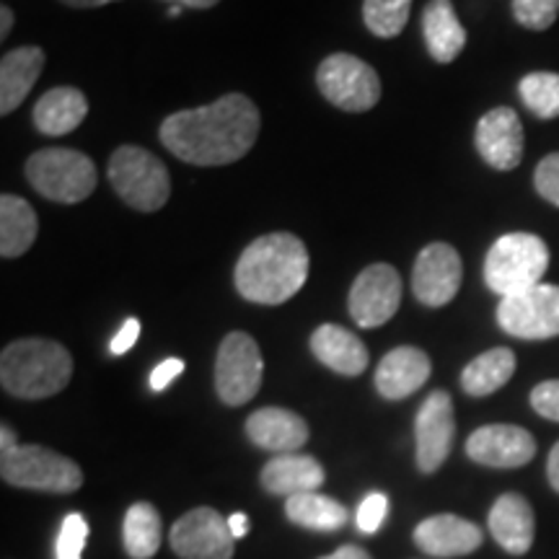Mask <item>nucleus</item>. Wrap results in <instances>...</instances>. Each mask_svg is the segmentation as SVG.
Here are the masks:
<instances>
[{
	"label": "nucleus",
	"instance_id": "4",
	"mask_svg": "<svg viewBox=\"0 0 559 559\" xmlns=\"http://www.w3.org/2000/svg\"><path fill=\"white\" fill-rule=\"evenodd\" d=\"M549 267V247L534 234H506L485 257V283L508 298L542 283Z\"/></svg>",
	"mask_w": 559,
	"mask_h": 559
},
{
	"label": "nucleus",
	"instance_id": "29",
	"mask_svg": "<svg viewBox=\"0 0 559 559\" xmlns=\"http://www.w3.org/2000/svg\"><path fill=\"white\" fill-rule=\"evenodd\" d=\"M160 539H164V531H160L158 510L151 502H135L122 523V542L128 555L132 559L156 557Z\"/></svg>",
	"mask_w": 559,
	"mask_h": 559
},
{
	"label": "nucleus",
	"instance_id": "21",
	"mask_svg": "<svg viewBox=\"0 0 559 559\" xmlns=\"http://www.w3.org/2000/svg\"><path fill=\"white\" fill-rule=\"evenodd\" d=\"M324 479V466L313 456H298V453L275 456L262 469V487L270 495H285V498L304 492H319Z\"/></svg>",
	"mask_w": 559,
	"mask_h": 559
},
{
	"label": "nucleus",
	"instance_id": "40",
	"mask_svg": "<svg viewBox=\"0 0 559 559\" xmlns=\"http://www.w3.org/2000/svg\"><path fill=\"white\" fill-rule=\"evenodd\" d=\"M228 528L234 534V539H243L249 534V515L247 513H234L228 515Z\"/></svg>",
	"mask_w": 559,
	"mask_h": 559
},
{
	"label": "nucleus",
	"instance_id": "12",
	"mask_svg": "<svg viewBox=\"0 0 559 559\" xmlns=\"http://www.w3.org/2000/svg\"><path fill=\"white\" fill-rule=\"evenodd\" d=\"M169 544L181 559H230L236 539L218 510L194 508L174 523Z\"/></svg>",
	"mask_w": 559,
	"mask_h": 559
},
{
	"label": "nucleus",
	"instance_id": "42",
	"mask_svg": "<svg viewBox=\"0 0 559 559\" xmlns=\"http://www.w3.org/2000/svg\"><path fill=\"white\" fill-rule=\"evenodd\" d=\"M60 3L70 5V9H99V5L117 3V0H60Z\"/></svg>",
	"mask_w": 559,
	"mask_h": 559
},
{
	"label": "nucleus",
	"instance_id": "2",
	"mask_svg": "<svg viewBox=\"0 0 559 559\" xmlns=\"http://www.w3.org/2000/svg\"><path fill=\"white\" fill-rule=\"evenodd\" d=\"M236 290L249 304L280 306L290 300L309 280V251L298 236L267 234L243 249L236 262Z\"/></svg>",
	"mask_w": 559,
	"mask_h": 559
},
{
	"label": "nucleus",
	"instance_id": "3",
	"mask_svg": "<svg viewBox=\"0 0 559 559\" xmlns=\"http://www.w3.org/2000/svg\"><path fill=\"white\" fill-rule=\"evenodd\" d=\"M70 376L73 358L55 340H16L0 355V383L19 400H47L60 394L70 383Z\"/></svg>",
	"mask_w": 559,
	"mask_h": 559
},
{
	"label": "nucleus",
	"instance_id": "33",
	"mask_svg": "<svg viewBox=\"0 0 559 559\" xmlns=\"http://www.w3.org/2000/svg\"><path fill=\"white\" fill-rule=\"evenodd\" d=\"M88 542V523L81 513H68L60 526L55 559H81Z\"/></svg>",
	"mask_w": 559,
	"mask_h": 559
},
{
	"label": "nucleus",
	"instance_id": "36",
	"mask_svg": "<svg viewBox=\"0 0 559 559\" xmlns=\"http://www.w3.org/2000/svg\"><path fill=\"white\" fill-rule=\"evenodd\" d=\"M531 407L539 412L542 417L559 423V379L542 381L539 386L531 391Z\"/></svg>",
	"mask_w": 559,
	"mask_h": 559
},
{
	"label": "nucleus",
	"instance_id": "13",
	"mask_svg": "<svg viewBox=\"0 0 559 559\" xmlns=\"http://www.w3.org/2000/svg\"><path fill=\"white\" fill-rule=\"evenodd\" d=\"M461 277H464V264H461L459 251L445 241L428 243L415 260L412 293L423 306L440 309L456 298Z\"/></svg>",
	"mask_w": 559,
	"mask_h": 559
},
{
	"label": "nucleus",
	"instance_id": "43",
	"mask_svg": "<svg viewBox=\"0 0 559 559\" xmlns=\"http://www.w3.org/2000/svg\"><path fill=\"white\" fill-rule=\"evenodd\" d=\"M11 26H13V11L9 5H3V9H0V39L9 37Z\"/></svg>",
	"mask_w": 559,
	"mask_h": 559
},
{
	"label": "nucleus",
	"instance_id": "30",
	"mask_svg": "<svg viewBox=\"0 0 559 559\" xmlns=\"http://www.w3.org/2000/svg\"><path fill=\"white\" fill-rule=\"evenodd\" d=\"M521 102L539 120H557L559 117V73H528L519 83Z\"/></svg>",
	"mask_w": 559,
	"mask_h": 559
},
{
	"label": "nucleus",
	"instance_id": "8",
	"mask_svg": "<svg viewBox=\"0 0 559 559\" xmlns=\"http://www.w3.org/2000/svg\"><path fill=\"white\" fill-rule=\"evenodd\" d=\"M317 83L321 96L342 111H368L381 99V79L366 60L334 52L319 66Z\"/></svg>",
	"mask_w": 559,
	"mask_h": 559
},
{
	"label": "nucleus",
	"instance_id": "41",
	"mask_svg": "<svg viewBox=\"0 0 559 559\" xmlns=\"http://www.w3.org/2000/svg\"><path fill=\"white\" fill-rule=\"evenodd\" d=\"M547 477H549V485L555 492L559 495V443L555 449L549 451V461H547Z\"/></svg>",
	"mask_w": 559,
	"mask_h": 559
},
{
	"label": "nucleus",
	"instance_id": "35",
	"mask_svg": "<svg viewBox=\"0 0 559 559\" xmlns=\"http://www.w3.org/2000/svg\"><path fill=\"white\" fill-rule=\"evenodd\" d=\"M389 513V498L383 492H370L358 508V528L362 534H376Z\"/></svg>",
	"mask_w": 559,
	"mask_h": 559
},
{
	"label": "nucleus",
	"instance_id": "19",
	"mask_svg": "<svg viewBox=\"0 0 559 559\" xmlns=\"http://www.w3.org/2000/svg\"><path fill=\"white\" fill-rule=\"evenodd\" d=\"M432 362L419 347H396L389 355H383L376 370V389L383 400L400 402L415 394L430 379Z\"/></svg>",
	"mask_w": 559,
	"mask_h": 559
},
{
	"label": "nucleus",
	"instance_id": "23",
	"mask_svg": "<svg viewBox=\"0 0 559 559\" xmlns=\"http://www.w3.org/2000/svg\"><path fill=\"white\" fill-rule=\"evenodd\" d=\"M311 353L319 362L342 376H360L368 368V347L337 324H321L311 334Z\"/></svg>",
	"mask_w": 559,
	"mask_h": 559
},
{
	"label": "nucleus",
	"instance_id": "27",
	"mask_svg": "<svg viewBox=\"0 0 559 559\" xmlns=\"http://www.w3.org/2000/svg\"><path fill=\"white\" fill-rule=\"evenodd\" d=\"M515 373V353L508 347H495L474 358L461 373V386L469 396H489L500 391Z\"/></svg>",
	"mask_w": 559,
	"mask_h": 559
},
{
	"label": "nucleus",
	"instance_id": "10",
	"mask_svg": "<svg viewBox=\"0 0 559 559\" xmlns=\"http://www.w3.org/2000/svg\"><path fill=\"white\" fill-rule=\"evenodd\" d=\"M500 330L519 340L559 337V288L557 285H534L500 300Z\"/></svg>",
	"mask_w": 559,
	"mask_h": 559
},
{
	"label": "nucleus",
	"instance_id": "24",
	"mask_svg": "<svg viewBox=\"0 0 559 559\" xmlns=\"http://www.w3.org/2000/svg\"><path fill=\"white\" fill-rule=\"evenodd\" d=\"M423 34L430 58L449 66L466 47V29L461 24L451 0H430L423 11Z\"/></svg>",
	"mask_w": 559,
	"mask_h": 559
},
{
	"label": "nucleus",
	"instance_id": "6",
	"mask_svg": "<svg viewBox=\"0 0 559 559\" xmlns=\"http://www.w3.org/2000/svg\"><path fill=\"white\" fill-rule=\"evenodd\" d=\"M26 179L41 198L79 205L96 190V166L86 153L70 148H45L26 160Z\"/></svg>",
	"mask_w": 559,
	"mask_h": 559
},
{
	"label": "nucleus",
	"instance_id": "44",
	"mask_svg": "<svg viewBox=\"0 0 559 559\" xmlns=\"http://www.w3.org/2000/svg\"><path fill=\"white\" fill-rule=\"evenodd\" d=\"M171 3L187 5V9H213V5H218L221 0H171Z\"/></svg>",
	"mask_w": 559,
	"mask_h": 559
},
{
	"label": "nucleus",
	"instance_id": "34",
	"mask_svg": "<svg viewBox=\"0 0 559 559\" xmlns=\"http://www.w3.org/2000/svg\"><path fill=\"white\" fill-rule=\"evenodd\" d=\"M534 187L544 200L559 207V153H549L534 171Z\"/></svg>",
	"mask_w": 559,
	"mask_h": 559
},
{
	"label": "nucleus",
	"instance_id": "22",
	"mask_svg": "<svg viewBox=\"0 0 559 559\" xmlns=\"http://www.w3.org/2000/svg\"><path fill=\"white\" fill-rule=\"evenodd\" d=\"M45 68V50L26 45L5 52L0 60V115H11L21 107Z\"/></svg>",
	"mask_w": 559,
	"mask_h": 559
},
{
	"label": "nucleus",
	"instance_id": "25",
	"mask_svg": "<svg viewBox=\"0 0 559 559\" xmlns=\"http://www.w3.org/2000/svg\"><path fill=\"white\" fill-rule=\"evenodd\" d=\"M86 115L88 102L83 91L73 86H58L39 96L37 107H34V124H37L41 135L60 138L79 128L86 120Z\"/></svg>",
	"mask_w": 559,
	"mask_h": 559
},
{
	"label": "nucleus",
	"instance_id": "1",
	"mask_svg": "<svg viewBox=\"0 0 559 559\" xmlns=\"http://www.w3.org/2000/svg\"><path fill=\"white\" fill-rule=\"evenodd\" d=\"M260 109L243 94H226L207 107L174 111L160 124V143L192 166H226L247 156L260 138Z\"/></svg>",
	"mask_w": 559,
	"mask_h": 559
},
{
	"label": "nucleus",
	"instance_id": "20",
	"mask_svg": "<svg viewBox=\"0 0 559 559\" xmlns=\"http://www.w3.org/2000/svg\"><path fill=\"white\" fill-rule=\"evenodd\" d=\"M247 436L260 449L283 456V453H296L309 443V425L290 409L264 407L249 415Z\"/></svg>",
	"mask_w": 559,
	"mask_h": 559
},
{
	"label": "nucleus",
	"instance_id": "18",
	"mask_svg": "<svg viewBox=\"0 0 559 559\" xmlns=\"http://www.w3.org/2000/svg\"><path fill=\"white\" fill-rule=\"evenodd\" d=\"M489 534L508 555H526L534 547L536 515L531 502L519 492H506L495 500L487 515Z\"/></svg>",
	"mask_w": 559,
	"mask_h": 559
},
{
	"label": "nucleus",
	"instance_id": "14",
	"mask_svg": "<svg viewBox=\"0 0 559 559\" xmlns=\"http://www.w3.org/2000/svg\"><path fill=\"white\" fill-rule=\"evenodd\" d=\"M417 438V469L423 474H436L445 464L456 438V415L449 391H432L417 412L415 423Z\"/></svg>",
	"mask_w": 559,
	"mask_h": 559
},
{
	"label": "nucleus",
	"instance_id": "16",
	"mask_svg": "<svg viewBox=\"0 0 559 559\" xmlns=\"http://www.w3.org/2000/svg\"><path fill=\"white\" fill-rule=\"evenodd\" d=\"M474 145L487 166L498 171L519 169L523 160V124L510 107L489 109L477 122Z\"/></svg>",
	"mask_w": 559,
	"mask_h": 559
},
{
	"label": "nucleus",
	"instance_id": "32",
	"mask_svg": "<svg viewBox=\"0 0 559 559\" xmlns=\"http://www.w3.org/2000/svg\"><path fill=\"white\" fill-rule=\"evenodd\" d=\"M513 16L531 32H547L559 16V0H513Z\"/></svg>",
	"mask_w": 559,
	"mask_h": 559
},
{
	"label": "nucleus",
	"instance_id": "28",
	"mask_svg": "<svg viewBox=\"0 0 559 559\" xmlns=\"http://www.w3.org/2000/svg\"><path fill=\"white\" fill-rule=\"evenodd\" d=\"M285 513L300 528L337 531L347 523V508L319 492L293 495L285 500Z\"/></svg>",
	"mask_w": 559,
	"mask_h": 559
},
{
	"label": "nucleus",
	"instance_id": "7",
	"mask_svg": "<svg viewBox=\"0 0 559 559\" xmlns=\"http://www.w3.org/2000/svg\"><path fill=\"white\" fill-rule=\"evenodd\" d=\"M0 477L13 487L52 495L75 492L83 485V472L73 459L32 443L0 453Z\"/></svg>",
	"mask_w": 559,
	"mask_h": 559
},
{
	"label": "nucleus",
	"instance_id": "45",
	"mask_svg": "<svg viewBox=\"0 0 559 559\" xmlns=\"http://www.w3.org/2000/svg\"><path fill=\"white\" fill-rule=\"evenodd\" d=\"M181 9H185V5L174 3V5H171V9H169V16H179V13H181Z\"/></svg>",
	"mask_w": 559,
	"mask_h": 559
},
{
	"label": "nucleus",
	"instance_id": "26",
	"mask_svg": "<svg viewBox=\"0 0 559 559\" xmlns=\"http://www.w3.org/2000/svg\"><path fill=\"white\" fill-rule=\"evenodd\" d=\"M39 221L34 207L19 194L0 198V254L3 260L26 254L37 241Z\"/></svg>",
	"mask_w": 559,
	"mask_h": 559
},
{
	"label": "nucleus",
	"instance_id": "37",
	"mask_svg": "<svg viewBox=\"0 0 559 559\" xmlns=\"http://www.w3.org/2000/svg\"><path fill=\"white\" fill-rule=\"evenodd\" d=\"M185 373V360L179 358H166L164 362H158L151 373V389L153 391H164L169 383L177 379V376Z\"/></svg>",
	"mask_w": 559,
	"mask_h": 559
},
{
	"label": "nucleus",
	"instance_id": "31",
	"mask_svg": "<svg viewBox=\"0 0 559 559\" xmlns=\"http://www.w3.org/2000/svg\"><path fill=\"white\" fill-rule=\"evenodd\" d=\"M409 11L412 0H366L362 3V21L376 37L394 39L407 26Z\"/></svg>",
	"mask_w": 559,
	"mask_h": 559
},
{
	"label": "nucleus",
	"instance_id": "11",
	"mask_svg": "<svg viewBox=\"0 0 559 559\" xmlns=\"http://www.w3.org/2000/svg\"><path fill=\"white\" fill-rule=\"evenodd\" d=\"M402 304V277L396 267L386 262L370 264L355 277L349 288L347 309L349 317L362 330H376L400 311Z\"/></svg>",
	"mask_w": 559,
	"mask_h": 559
},
{
	"label": "nucleus",
	"instance_id": "5",
	"mask_svg": "<svg viewBox=\"0 0 559 559\" xmlns=\"http://www.w3.org/2000/svg\"><path fill=\"white\" fill-rule=\"evenodd\" d=\"M109 181L115 192L140 213H156L171 194V177L164 160L140 145H122L111 153Z\"/></svg>",
	"mask_w": 559,
	"mask_h": 559
},
{
	"label": "nucleus",
	"instance_id": "15",
	"mask_svg": "<svg viewBox=\"0 0 559 559\" xmlns=\"http://www.w3.org/2000/svg\"><path fill=\"white\" fill-rule=\"evenodd\" d=\"M466 456L489 469H519L536 456V440L519 425H485L466 440Z\"/></svg>",
	"mask_w": 559,
	"mask_h": 559
},
{
	"label": "nucleus",
	"instance_id": "9",
	"mask_svg": "<svg viewBox=\"0 0 559 559\" xmlns=\"http://www.w3.org/2000/svg\"><path fill=\"white\" fill-rule=\"evenodd\" d=\"M264 362L260 345L247 332H230L221 342L215 358V391L228 407L251 402L262 386Z\"/></svg>",
	"mask_w": 559,
	"mask_h": 559
},
{
	"label": "nucleus",
	"instance_id": "39",
	"mask_svg": "<svg viewBox=\"0 0 559 559\" xmlns=\"http://www.w3.org/2000/svg\"><path fill=\"white\" fill-rule=\"evenodd\" d=\"M321 559H373V557H370L366 549H360L358 544H345V547H340L337 551H332V555Z\"/></svg>",
	"mask_w": 559,
	"mask_h": 559
},
{
	"label": "nucleus",
	"instance_id": "38",
	"mask_svg": "<svg viewBox=\"0 0 559 559\" xmlns=\"http://www.w3.org/2000/svg\"><path fill=\"white\" fill-rule=\"evenodd\" d=\"M138 337H140V321L128 319V321H124L122 330L117 332V337L111 340V355H124L128 349L135 347Z\"/></svg>",
	"mask_w": 559,
	"mask_h": 559
},
{
	"label": "nucleus",
	"instance_id": "17",
	"mask_svg": "<svg viewBox=\"0 0 559 559\" xmlns=\"http://www.w3.org/2000/svg\"><path fill=\"white\" fill-rule=\"evenodd\" d=\"M481 542L485 534L477 523L453 513L430 515L415 528V544L430 557H466L477 551Z\"/></svg>",
	"mask_w": 559,
	"mask_h": 559
}]
</instances>
